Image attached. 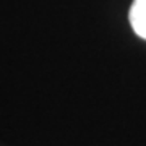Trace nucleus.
<instances>
[{
  "mask_svg": "<svg viewBox=\"0 0 146 146\" xmlns=\"http://www.w3.org/2000/svg\"><path fill=\"white\" fill-rule=\"evenodd\" d=\"M130 25L136 36L146 39V0H133L130 7Z\"/></svg>",
  "mask_w": 146,
  "mask_h": 146,
  "instance_id": "nucleus-1",
  "label": "nucleus"
}]
</instances>
